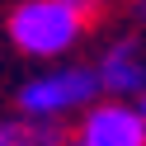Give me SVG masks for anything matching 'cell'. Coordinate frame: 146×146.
I'll use <instances>...</instances> for the list:
<instances>
[{
	"instance_id": "cell-1",
	"label": "cell",
	"mask_w": 146,
	"mask_h": 146,
	"mask_svg": "<svg viewBox=\"0 0 146 146\" xmlns=\"http://www.w3.org/2000/svg\"><path fill=\"white\" fill-rule=\"evenodd\" d=\"M90 14L94 10L80 5V0H24V5L10 10L5 33L29 57H61V52H71L80 42Z\"/></svg>"
},
{
	"instance_id": "cell-2",
	"label": "cell",
	"mask_w": 146,
	"mask_h": 146,
	"mask_svg": "<svg viewBox=\"0 0 146 146\" xmlns=\"http://www.w3.org/2000/svg\"><path fill=\"white\" fill-rule=\"evenodd\" d=\"M99 71L94 66H57V71H42V76H33L29 85L19 90V108L24 118H33V123H57L61 113H71V108H94V94H99Z\"/></svg>"
},
{
	"instance_id": "cell-3",
	"label": "cell",
	"mask_w": 146,
	"mask_h": 146,
	"mask_svg": "<svg viewBox=\"0 0 146 146\" xmlns=\"http://www.w3.org/2000/svg\"><path fill=\"white\" fill-rule=\"evenodd\" d=\"M80 146H146V118L137 104H94L85 118H80Z\"/></svg>"
},
{
	"instance_id": "cell-4",
	"label": "cell",
	"mask_w": 146,
	"mask_h": 146,
	"mask_svg": "<svg viewBox=\"0 0 146 146\" xmlns=\"http://www.w3.org/2000/svg\"><path fill=\"white\" fill-rule=\"evenodd\" d=\"M94 71H99V85H104L113 99H141L146 94V52H141L137 38L108 42Z\"/></svg>"
},
{
	"instance_id": "cell-5",
	"label": "cell",
	"mask_w": 146,
	"mask_h": 146,
	"mask_svg": "<svg viewBox=\"0 0 146 146\" xmlns=\"http://www.w3.org/2000/svg\"><path fill=\"white\" fill-rule=\"evenodd\" d=\"M0 146H66L57 123H33V118H10L0 123Z\"/></svg>"
},
{
	"instance_id": "cell-6",
	"label": "cell",
	"mask_w": 146,
	"mask_h": 146,
	"mask_svg": "<svg viewBox=\"0 0 146 146\" xmlns=\"http://www.w3.org/2000/svg\"><path fill=\"white\" fill-rule=\"evenodd\" d=\"M137 108H141V118H146V94H141V104H137Z\"/></svg>"
},
{
	"instance_id": "cell-7",
	"label": "cell",
	"mask_w": 146,
	"mask_h": 146,
	"mask_svg": "<svg viewBox=\"0 0 146 146\" xmlns=\"http://www.w3.org/2000/svg\"><path fill=\"white\" fill-rule=\"evenodd\" d=\"M137 14H141V19H146V5H137Z\"/></svg>"
},
{
	"instance_id": "cell-8",
	"label": "cell",
	"mask_w": 146,
	"mask_h": 146,
	"mask_svg": "<svg viewBox=\"0 0 146 146\" xmlns=\"http://www.w3.org/2000/svg\"><path fill=\"white\" fill-rule=\"evenodd\" d=\"M66 146H80V141H76V137H71V141H66Z\"/></svg>"
}]
</instances>
